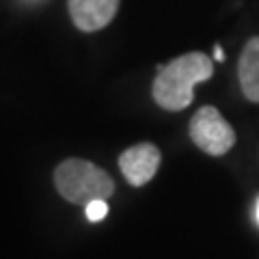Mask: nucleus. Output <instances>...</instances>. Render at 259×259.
<instances>
[{"label":"nucleus","instance_id":"8","mask_svg":"<svg viewBox=\"0 0 259 259\" xmlns=\"http://www.w3.org/2000/svg\"><path fill=\"white\" fill-rule=\"evenodd\" d=\"M214 61H218V63L225 61V52H223L221 46H214Z\"/></svg>","mask_w":259,"mask_h":259},{"label":"nucleus","instance_id":"7","mask_svg":"<svg viewBox=\"0 0 259 259\" xmlns=\"http://www.w3.org/2000/svg\"><path fill=\"white\" fill-rule=\"evenodd\" d=\"M84 212H87V218L91 223H100L106 218L108 214V205H106V199H95L91 203L84 205Z\"/></svg>","mask_w":259,"mask_h":259},{"label":"nucleus","instance_id":"6","mask_svg":"<svg viewBox=\"0 0 259 259\" xmlns=\"http://www.w3.org/2000/svg\"><path fill=\"white\" fill-rule=\"evenodd\" d=\"M238 78L246 100L259 104V37L248 39V44L242 50L238 63Z\"/></svg>","mask_w":259,"mask_h":259},{"label":"nucleus","instance_id":"4","mask_svg":"<svg viewBox=\"0 0 259 259\" xmlns=\"http://www.w3.org/2000/svg\"><path fill=\"white\" fill-rule=\"evenodd\" d=\"M162 153L153 143H139L119 156V168L130 186H145L160 168Z\"/></svg>","mask_w":259,"mask_h":259},{"label":"nucleus","instance_id":"5","mask_svg":"<svg viewBox=\"0 0 259 259\" xmlns=\"http://www.w3.org/2000/svg\"><path fill=\"white\" fill-rule=\"evenodd\" d=\"M119 3L121 0H67L71 22L82 32L106 28L115 20Z\"/></svg>","mask_w":259,"mask_h":259},{"label":"nucleus","instance_id":"1","mask_svg":"<svg viewBox=\"0 0 259 259\" xmlns=\"http://www.w3.org/2000/svg\"><path fill=\"white\" fill-rule=\"evenodd\" d=\"M214 74V61L203 52H188L166 65H158L151 84L153 102L164 110H184L194 100V84L205 82Z\"/></svg>","mask_w":259,"mask_h":259},{"label":"nucleus","instance_id":"3","mask_svg":"<svg viewBox=\"0 0 259 259\" xmlns=\"http://www.w3.org/2000/svg\"><path fill=\"white\" fill-rule=\"evenodd\" d=\"M188 134L192 143L209 156H225L236 145V130L214 106H203L194 112Z\"/></svg>","mask_w":259,"mask_h":259},{"label":"nucleus","instance_id":"9","mask_svg":"<svg viewBox=\"0 0 259 259\" xmlns=\"http://www.w3.org/2000/svg\"><path fill=\"white\" fill-rule=\"evenodd\" d=\"M255 221L259 223V199H257V207H255Z\"/></svg>","mask_w":259,"mask_h":259},{"label":"nucleus","instance_id":"2","mask_svg":"<svg viewBox=\"0 0 259 259\" xmlns=\"http://www.w3.org/2000/svg\"><path fill=\"white\" fill-rule=\"evenodd\" d=\"M56 192L65 201L87 205L95 199H108L115 192V180L97 164L82 158H67L54 168Z\"/></svg>","mask_w":259,"mask_h":259}]
</instances>
